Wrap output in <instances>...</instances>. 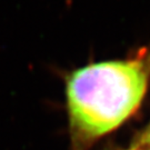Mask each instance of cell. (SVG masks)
Segmentation results:
<instances>
[{
    "label": "cell",
    "instance_id": "cell-1",
    "mask_svg": "<svg viewBox=\"0 0 150 150\" xmlns=\"http://www.w3.org/2000/svg\"><path fill=\"white\" fill-rule=\"evenodd\" d=\"M150 83V48L127 59L87 64L66 80L72 150H88L118 129L145 99Z\"/></svg>",
    "mask_w": 150,
    "mask_h": 150
},
{
    "label": "cell",
    "instance_id": "cell-2",
    "mask_svg": "<svg viewBox=\"0 0 150 150\" xmlns=\"http://www.w3.org/2000/svg\"><path fill=\"white\" fill-rule=\"evenodd\" d=\"M137 147H142L150 149V122L145 127V129L140 132L134 140V145Z\"/></svg>",
    "mask_w": 150,
    "mask_h": 150
},
{
    "label": "cell",
    "instance_id": "cell-3",
    "mask_svg": "<svg viewBox=\"0 0 150 150\" xmlns=\"http://www.w3.org/2000/svg\"><path fill=\"white\" fill-rule=\"evenodd\" d=\"M125 150H150V149L142 148V147H137V146H132V147H130V148H128V149H125Z\"/></svg>",
    "mask_w": 150,
    "mask_h": 150
}]
</instances>
